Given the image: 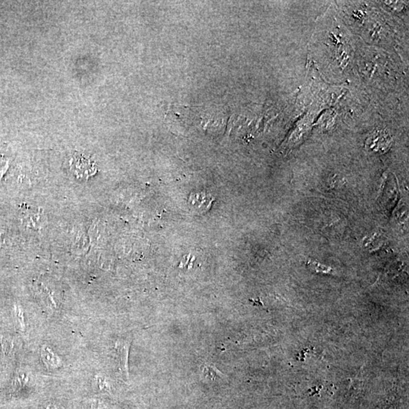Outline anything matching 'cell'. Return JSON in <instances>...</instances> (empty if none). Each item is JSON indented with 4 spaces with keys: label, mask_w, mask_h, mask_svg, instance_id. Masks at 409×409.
Returning a JSON list of instances; mask_svg holds the SVG:
<instances>
[{
    "label": "cell",
    "mask_w": 409,
    "mask_h": 409,
    "mask_svg": "<svg viewBox=\"0 0 409 409\" xmlns=\"http://www.w3.org/2000/svg\"><path fill=\"white\" fill-rule=\"evenodd\" d=\"M12 315L16 328L20 331H25L26 324L24 310L20 305H14L13 307Z\"/></svg>",
    "instance_id": "obj_5"
},
{
    "label": "cell",
    "mask_w": 409,
    "mask_h": 409,
    "mask_svg": "<svg viewBox=\"0 0 409 409\" xmlns=\"http://www.w3.org/2000/svg\"><path fill=\"white\" fill-rule=\"evenodd\" d=\"M41 358L48 369H58L61 366V360L49 347L43 346L41 349Z\"/></svg>",
    "instance_id": "obj_2"
},
{
    "label": "cell",
    "mask_w": 409,
    "mask_h": 409,
    "mask_svg": "<svg viewBox=\"0 0 409 409\" xmlns=\"http://www.w3.org/2000/svg\"><path fill=\"white\" fill-rule=\"evenodd\" d=\"M58 409V407L55 406V405H50V406H48L47 409Z\"/></svg>",
    "instance_id": "obj_7"
},
{
    "label": "cell",
    "mask_w": 409,
    "mask_h": 409,
    "mask_svg": "<svg viewBox=\"0 0 409 409\" xmlns=\"http://www.w3.org/2000/svg\"><path fill=\"white\" fill-rule=\"evenodd\" d=\"M0 345L2 349V356L4 358H9L13 353L14 348V338L9 334H2L0 335Z\"/></svg>",
    "instance_id": "obj_4"
},
{
    "label": "cell",
    "mask_w": 409,
    "mask_h": 409,
    "mask_svg": "<svg viewBox=\"0 0 409 409\" xmlns=\"http://www.w3.org/2000/svg\"><path fill=\"white\" fill-rule=\"evenodd\" d=\"M89 161L86 160L84 158H75L74 161V172L81 177H87L92 175L93 173V165L89 163Z\"/></svg>",
    "instance_id": "obj_3"
},
{
    "label": "cell",
    "mask_w": 409,
    "mask_h": 409,
    "mask_svg": "<svg viewBox=\"0 0 409 409\" xmlns=\"http://www.w3.org/2000/svg\"><path fill=\"white\" fill-rule=\"evenodd\" d=\"M130 344L125 340H118L115 344L120 360V366L124 376H128V356Z\"/></svg>",
    "instance_id": "obj_1"
},
{
    "label": "cell",
    "mask_w": 409,
    "mask_h": 409,
    "mask_svg": "<svg viewBox=\"0 0 409 409\" xmlns=\"http://www.w3.org/2000/svg\"><path fill=\"white\" fill-rule=\"evenodd\" d=\"M29 375L27 372H17L14 376V380H13V386L15 389H20L23 386L25 385L28 382Z\"/></svg>",
    "instance_id": "obj_6"
}]
</instances>
